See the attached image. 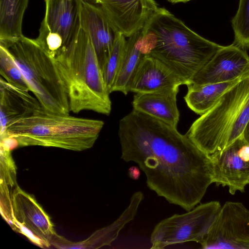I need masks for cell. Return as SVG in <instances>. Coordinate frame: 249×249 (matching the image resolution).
Instances as JSON below:
<instances>
[{
  "label": "cell",
  "instance_id": "ba28073f",
  "mask_svg": "<svg viewBox=\"0 0 249 249\" xmlns=\"http://www.w3.org/2000/svg\"><path fill=\"white\" fill-rule=\"evenodd\" d=\"M45 11L36 42L50 55L74 38L80 28V0H44Z\"/></svg>",
  "mask_w": 249,
  "mask_h": 249
},
{
  "label": "cell",
  "instance_id": "4fadbf2b",
  "mask_svg": "<svg viewBox=\"0 0 249 249\" xmlns=\"http://www.w3.org/2000/svg\"><path fill=\"white\" fill-rule=\"evenodd\" d=\"M249 75V56L246 50L233 43L218 50L189 84L203 85L221 83Z\"/></svg>",
  "mask_w": 249,
  "mask_h": 249
},
{
  "label": "cell",
  "instance_id": "cb8c5ba5",
  "mask_svg": "<svg viewBox=\"0 0 249 249\" xmlns=\"http://www.w3.org/2000/svg\"><path fill=\"white\" fill-rule=\"evenodd\" d=\"M243 137L246 142L249 144V121L245 129Z\"/></svg>",
  "mask_w": 249,
  "mask_h": 249
},
{
  "label": "cell",
  "instance_id": "9a60e30c",
  "mask_svg": "<svg viewBox=\"0 0 249 249\" xmlns=\"http://www.w3.org/2000/svg\"><path fill=\"white\" fill-rule=\"evenodd\" d=\"M185 85L183 80L159 60L149 55L142 58L131 82L129 91L150 92Z\"/></svg>",
  "mask_w": 249,
  "mask_h": 249
},
{
  "label": "cell",
  "instance_id": "7a4b0ae2",
  "mask_svg": "<svg viewBox=\"0 0 249 249\" xmlns=\"http://www.w3.org/2000/svg\"><path fill=\"white\" fill-rule=\"evenodd\" d=\"M142 31L144 55L159 60L186 85L223 46L196 34L164 8L159 7Z\"/></svg>",
  "mask_w": 249,
  "mask_h": 249
},
{
  "label": "cell",
  "instance_id": "8992f818",
  "mask_svg": "<svg viewBox=\"0 0 249 249\" xmlns=\"http://www.w3.org/2000/svg\"><path fill=\"white\" fill-rule=\"evenodd\" d=\"M8 50L42 107L51 112L69 115L68 95L55 58L35 39L24 36Z\"/></svg>",
  "mask_w": 249,
  "mask_h": 249
},
{
  "label": "cell",
  "instance_id": "9c48e42d",
  "mask_svg": "<svg viewBox=\"0 0 249 249\" xmlns=\"http://www.w3.org/2000/svg\"><path fill=\"white\" fill-rule=\"evenodd\" d=\"M200 244L205 249H249V210L226 202Z\"/></svg>",
  "mask_w": 249,
  "mask_h": 249
},
{
  "label": "cell",
  "instance_id": "603a6c76",
  "mask_svg": "<svg viewBox=\"0 0 249 249\" xmlns=\"http://www.w3.org/2000/svg\"><path fill=\"white\" fill-rule=\"evenodd\" d=\"M128 174L131 178L137 180L140 178L141 172L138 167L133 166L128 169Z\"/></svg>",
  "mask_w": 249,
  "mask_h": 249
},
{
  "label": "cell",
  "instance_id": "3957f363",
  "mask_svg": "<svg viewBox=\"0 0 249 249\" xmlns=\"http://www.w3.org/2000/svg\"><path fill=\"white\" fill-rule=\"evenodd\" d=\"M54 58L67 89L70 111L78 113L88 110L108 115L110 93L88 34L80 27Z\"/></svg>",
  "mask_w": 249,
  "mask_h": 249
},
{
  "label": "cell",
  "instance_id": "30bf717a",
  "mask_svg": "<svg viewBox=\"0 0 249 249\" xmlns=\"http://www.w3.org/2000/svg\"><path fill=\"white\" fill-rule=\"evenodd\" d=\"M11 200L13 230L23 234L40 248L51 247L56 232L50 217L35 197L17 185L13 191Z\"/></svg>",
  "mask_w": 249,
  "mask_h": 249
},
{
  "label": "cell",
  "instance_id": "2e32d148",
  "mask_svg": "<svg viewBox=\"0 0 249 249\" xmlns=\"http://www.w3.org/2000/svg\"><path fill=\"white\" fill-rule=\"evenodd\" d=\"M25 89L0 80V135L11 123L26 117L42 108L38 100Z\"/></svg>",
  "mask_w": 249,
  "mask_h": 249
},
{
  "label": "cell",
  "instance_id": "d6986e66",
  "mask_svg": "<svg viewBox=\"0 0 249 249\" xmlns=\"http://www.w3.org/2000/svg\"><path fill=\"white\" fill-rule=\"evenodd\" d=\"M243 78L203 85L188 84L184 100L192 110L201 115L211 109L229 89Z\"/></svg>",
  "mask_w": 249,
  "mask_h": 249
},
{
  "label": "cell",
  "instance_id": "8fae6325",
  "mask_svg": "<svg viewBox=\"0 0 249 249\" xmlns=\"http://www.w3.org/2000/svg\"><path fill=\"white\" fill-rule=\"evenodd\" d=\"M213 183L227 186L231 195L244 192L249 184V144L243 136L221 152L210 156Z\"/></svg>",
  "mask_w": 249,
  "mask_h": 249
},
{
  "label": "cell",
  "instance_id": "52a82bcc",
  "mask_svg": "<svg viewBox=\"0 0 249 249\" xmlns=\"http://www.w3.org/2000/svg\"><path fill=\"white\" fill-rule=\"evenodd\" d=\"M221 208L212 201L201 204L187 213L164 219L154 228L151 249H161L176 244L196 242L200 244L207 234Z\"/></svg>",
  "mask_w": 249,
  "mask_h": 249
},
{
  "label": "cell",
  "instance_id": "7c38bea8",
  "mask_svg": "<svg viewBox=\"0 0 249 249\" xmlns=\"http://www.w3.org/2000/svg\"><path fill=\"white\" fill-rule=\"evenodd\" d=\"M98 8L126 37L142 29L159 8L155 0H82Z\"/></svg>",
  "mask_w": 249,
  "mask_h": 249
},
{
  "label": "cell",
  "instance_id": "5b68a950",
  "mask_svg": "<svg viewBox=\"0 0 249 249\" xmlns=\"http://www.w3.org/2000/svg\"><path fill=\"white\" fill-rule=\"evenodd\" d=\"M249 121V75L229 89L186 133L202 152L219 153L243 135Z\"/></svg>",
  "mask_w": 249,
  "mask_h": 249
},
{
  "label": "cell",
  "instance_id": "44dd1931",
  "mask_svg": "<svg viewBox=\"0 0 249 249\" xmlns=\"http://www.w3.org/2000/svg\"><path fill=\"white\" fill-rule=\"evenodd\" d=\"M0 73L9 83L31 91L21 71L8 50L0 46Z\"/></svg>",
  "mask_w": 249,
  "mask_h": 249
},
{
  "label": "cell",
  "instance_id": "e0dca14e",
  "mask_svg": "<svg viewBox=\"0 0 249 249\" xmlns=\"http://www.w3.org/2000/svg\"><path fill=\"white\" fill-rule=\"evenodd\" d=\"M179 87L150 92L135 93L133 109L177 127L179 112L177 104Z\"/></svg>",
  "mask_w": 249,
  "mask_h": 249
},
{
  "label": "cell",
  "instance_id": "6da1fadb",
  "mask_svg": "<svg viewBox=\"0 0 249 249\" xmlns=\"http://www.w3.org/2000/svg\"><path fill=\"white\" fill-rule=\"evenodd\" d=\"M121 158L137 163L148 187L169 203L192 210L213 183L210 156L177 127L133 110L119 122Z\"/></svg>",
  "mask_w": 249,
  "mask_h": 249
},
{
  "label": "cell",
  "instance_id": "5bb4252c",
  "mask_svg": "<svg viewBox=\"0 0 249 249\" xmlns=\"http://www.w3.org/2000/svg\"><path fill=\"white\" fill-rule=\"evenodd\" d=\"M80 26L90 37L102 71L120 32L100 10L82 0L80 4Z\"/></svg>",
  "mask_w": 249,
  "mask_h": 249
},
{
  "label": "cell",
  "instance_id": "ac0fdd59",
  "mask_svg": "<svg viewBox=\"0 0 249 249\" xmlns=\"http://www.w3.org/2000/svg\"><path fill=\"white\" fill-rule=\"evenodd\" d=\"M143 56L141 30L126 39L121 64L110 93L120 91L124 95L127 94L133 75Z\"/></svg>",
  "mask_w": 249,
  "mask_h": 249
},
{
  "label": "cell",
  "instance_id": "7402d4cb",
  "mask_svg": "<svg viewBox=\"0 0 249 249\" xmlns=\"http://www.w3.org/2000/svg\"><path fill=\"white\" fill-rule=\"evenodd\" d=\"M231 24L234 33L233 44L247 50L249 48V0H240Z\"/></svg>",
  "mask_w": 249,
  "mask_h": 249
},
{
  "label": "cell",
  "instance_id": "d4e9b609",
  "mask_svg": "<svg viewBox=\"0 0 249 249\" xmlns=\"http://www.w3.org/2000/svg\"><path fill=\"white\" fill-rule=\"evenodd\" d=\"M170 2L175 4L179 2H186L187 1H189L191 0H167Z\"/></svg>",
  "mask_w": 249,
  "mask_h": 249
},
{
  "label": "cell",
  "instance_id": "277c9868",
  "mask_svg": "<svg viewBox=\"0 0 249 249\" xmlns=\"http://www.w3.org/2000/svg\"><path fill=\"white\" fill-rule=\"evenodd\" d=\"M104 125L101 120L54 113L42 107L8 125L0 137L14 138L18 147L41 146L82 151L93 146Z\"/></svg>",
  "mask_w": 249,
  "mask_h": 249
},
{
  "label": "cell",
  "instance_id": "ffe728a7",
  "mask_svg": "<svg viewBox=\"0 0 249 249\" xmlns=\"http://www.w3.org/2000/svg\"><path fill=\"white\" fill-rule=\"evenodd\" d=\"M126 42V37L119 32L110 54L102 69L104 81L109 93L119 70Z\"/></svg>",
  "mask_w": 249,
  "mask_h": 249
}]
</instances>
